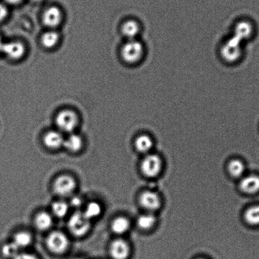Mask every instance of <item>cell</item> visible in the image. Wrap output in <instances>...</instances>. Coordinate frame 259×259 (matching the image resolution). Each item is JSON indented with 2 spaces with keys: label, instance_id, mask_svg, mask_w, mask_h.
Listing matches in <instances>:
<instances>
[{
  "label": "cell",
  "instance_id": "obj_2",
  "mask_svg": "<svg viewBox=\"0 0 259 259\" xmlns=\"http://www.w3.org/2000/svg\"><path fill=\"white\" fill-rule=\"evenodd\" d=\"M83 212L76 211L68 221V227L73 235L80 237L87 234L91 228V223Z\"/></svg>",
  "mask_w": 259,
  "mask_h": 259
},
{
  "label": "cell",
  "instance_id": "obj_22",
  "mask_svg": "<svg viewBox=\"0 0 259 259\" xmlns=\"http://www.w3.org/2000/svg\"><path fill=\"white\" fill-rule=\"evenodd\" d=\"M69 205L64 201L59 200L56 201L53 203L52 205V210L53 213L56 216L57 218H64L69 212Z\"/></svg>",
  "mask_w": 259,
  "mask_h": 259
},
{
  "label": "cell",
  "instance_id": "obj_13",
  "mask_svg": "<svg viewBox=\"0 0 259 259\" xmlns=\"http://www.w3.org/2000/svg\"><path fill=\"white\" fill-rule=\"evenodd\" d=\"M240 188L243 192L248 194H254L259 192V177L250 175L243 178L241 181Z\"/></svg>",
  "mask_w": 259,
  "mask_h": 259
},
{
  "label": "cell",
  "instance_id": "obj_14",
  "mask_svg": "<svg viewBox=\"0 0 259 259\" xmlns=\"http://www.w3.org/2000/svg\"><path fill=\"white\" fill-rule=\"evenodd\" d=\"M64 138H63L61 133L52 131L45 135L44 142L45 146L50 149H58L61 146L64 145Z\"/></svg>",
  "mask_w": 259,
  "mask_h": 259
},
{
  "label": "cell",
  "instance_id": "obj_10",
  "mask_svg": "<svg viewBox=\"0 0 259 259\" xmlns=\"http://www.w3.org/2000/svg\"><path fill=\"white\" fill-rule=\"evenodd\" d=\"M2 52L4 53L7 57L12 59H19L23 56L25 53V47L20 42H9L4 44Z\"/></svg>",
  "mask_w": 259,
  "mask_h": 259
},
{
  "label": "cell",
  "instance_id": "obj_32",
  "mask_svg": "<svg viewBox=\"0 0 259 259\" xmlns=\"http://www.w3.org/2000/svg\"><path fill=\"white\" fill-rule=\"evenodd\" d=\"M4 42H2L1 37H0V52H2V48H3Z\"/></svg>",
  "mask_w": 259,
  "mask_h": 259
},
{
  "label": "cell",
  "instance_id": "obj_19",
  "mask_svg": "<svg viewBox=\"0 0 259 259\" xmlns=\"http://www.w3.org/2000/svg\"><path fill=\"white\" fill-rule=\"evenodd\" d=\"M153 142L149 136L143 135L139 136L135 141V147L139 152L146 153L152 149Z\"/></svg>",
  "mask_w": 259,
  "mask_h": 259
},
{
  "label": "cell",
  "instance_id": "obj_25",
  "mask_svg": "<svg viewBox=\"0 0 259 259\" xmlns=\"http://www.w3.org/2000/svg\"><path fill=\"white\" fill-rule=\"evenodd\" d=\"M156 218L152 213H147L140 216L138 220V225L143 230H149L154 226Z\"/></svg>",
  "mask_w": 259,
  "mask_h": 259
},
{
  "label": "cell",
  "instance_id": "obj_23",
  "mask_svg": "<svg viewBox=\"0 0 259 259\" xmlns=\"http://www.w3.org/2000/svg\"><path fill=\"white\" fill-rule=\"evenodd\" d=\"M245 220L249 225H259V205L248 208L245 213Z\"/></svg>",
  "mask_w": 259,
  "mask_h": 259
},
{
  "label": "cell",
  "instance_id": "obj_31",
  "mask_svg": "<svg viewBox=\"0 0 259 259\" xmlns=\"http://www.w3.org/2000/svg\"><path fill=\"white\" fill-rule=\"evenodd\" d=\"M7 3L12 5H17L21 3L22 0H6Z\"/></svg>",
  "mask_w": 259,
  "mask_h": 259
},
{
  "label": "cell",
  "instance_id": "obj_18",
  "mask_svg": "<svg viewBox=\"0 0 259 259\" xmlns=\"http://www.w3.org/2000/svg\"><path fill=\"white\" fill-rule=\"evenodd\" d=\"M130 228V221L124 217L115 218L112 223L111 228L113 232L117 235H123L127 232Z\"/></svg>",
  "mask_w": 259,
  "mask_h": 259
},
{
  "label": "cell",
  "instance_id": "obj_8",
  "mask_svg": "<svg viewBox=\"0 0 259 259\" xmlns=\"http://www.w3.org/2000/svg\"><path fill=\"white\" fill-rule=\"evenodd\" d=\"M109 253L112 259H127L130 254L129 244L122 239H117L110 245Z\"/></svg>",
  "mask_w": 259,
  "mask_h": 259
},
{
  "label": "cell",
  "instance_id": "obj_15",
  "mask_svg": "<svg viewBox=\"0 0 259 259\" xmlns=\"http://www.w3.org/2000/svg\"><path fill=\"white\" fill-rule=\"evenodd\" d=\"M140 32V24L135 20H130L125 22L122 27V34L129 40L136 39Z\"/></svg>",
  "mask_w": 259,
  "mask_h": 259
},
{
  "label": "cell",
  "instance_id": "obj_16",
  "mask_svg": "<svg viewBox=\"0 0 259 259\" xmlns=\"http://www.w3.org/2000/svg\"><path fill=\"white\" fill-rule=\"evenodd\" d=\"M35 225L38 230L45 231L49 230L53 225V218L50 213L41 212L37 213L35 218Z\"/></svg>",
  "mask_w": 259,
  "mask_h": 259
},
{
  "label": "cell",
  "instance_id": "obj_20",
  "mask_svg": "<svg viewBox=\"0 0 259 259\" xmlns=\"http://www.w3.org/2000/svg\"><path fill=\"white\" fill-rule=\"evenodd\" d=\"M32 240L31 234L26 232V231H21L15 235L13 242L21 250V249L26 248L31 245Z\"/></svg>",
  "mask_w": 259,
  "mask_h": 259
},
{
  "label": "cell",
  "instance_id": "obj_33",
  "mask_svg": "<svg viewBox=\"0 0 259 259\" xmlns=\"http://www.w3.org/2000/svg\"><path fill=\"white\" fill-rule=\"evenodd\" d=\"M31 1L34 2H39L42 1V0H31Z\"/></svg>",
  "mask_w": 259,
  "mask_h": 259
},
{
  "label": "cell",
  "instance_id": "obj_24",
  "mask_svg": "<svg viewBox=\"0 0 259 259\" xmlns=\"http://www.w3.org/2000/svg\"><path fill=\"white\" fill-rule=\"evenodd\" d=\"M228 170L232 177L239 178L245 172V165L240 160H233L229 163Z\"/></svg>",
  "mask_w": 259,
  "mask_h": 259
},
{
  "label": "cell",
  "instance_id": "obj_11",
  "mask_svg": "<svg viewBox=\"0 0 259 259\" xmlns=\"http://www.w3.org/2000/svg\"><path fill=\"white\" fill-rule=\"evenodd\" d=\"M44 22L47 26L55 27L62 21V12L56 7H51L47 9L42 17Z\"/></svg>",
  "mask_w": 259,
  "mask_h": 259
},
{
  "label": "cell",
  "instance_id": "obj_3",
  "mask_svg": "<svg viewBox=\"0 0 259 259\" xmlns=\"http://www.w3.org/2000/svg\"><path fill=\"white\" fill-rule=\"evenodd\" d=\"M241 44V42L234 36L227 40L220 49V54L223 59L230 64L238 61L242 54Z\"/></svg>",
  "mask_w": 259,
  "mask_h": 259
},
{
  "label": "cell",
  "instance_id": "obj_12",
  "mask_svg": "<svg viewBox=\"0 0 259 259\" xmlns=\"http://www.w3.org/2000/svg\"><path fill=\"white\" fill-rule=\"evenodd\" d=\"M252 26L248 21H241L236 24L234 29L233 36L242 42L243 40L248 39L252 33Z\"/></svg>",
  "mask_w": 259,
  "mask_h": 259
},
{
  "label": "cell",
  "instance_id": "obj_29",
  "mask_svg": "<svg viewBox=\"0 0 259 259\" xmlns=\"http://www.w3.org/2000/svg\"><path fill=\"white\" fill-rule=\"evenodd\" d=\"M83 201L79 197H74L70 200V205L75 208L80 207L82 205Z\"/></svg>",
  "mask_w": 259,
  "mask_h": 259
},
{
  "label": "cell",
  "instance_id": "obj_9",
  "mask_svg": "<svg viewBox=\"0 0 259 259\" xmlns=\"http://www.w3.org/2000/svg\"><path fill=\"white\" fill-rule=\"evenodd\" d=\"M140 203L145 209L153 212L160 207L161 202L159 197L155 192L147 191L143 192L140 197Z\"/></svg>",
  "mask_w": 259,
  "mask_h": 259
},
{
  "label": "cell",
  "instance_id": "obj_34",
  "mask_svg": "<svg viewBox=\"0 0 259 259\" xmlns=\"http://www.w3.org/2000/svg\"><path fill=\"white\" fill-rule=\"evenodd\" d=\"M198 259H204V258H198Z\"/></svg>",
  "mask_w": 259,
  "mask_h": 259
},
{
  "label": "cell",
  "instance_id": "obj_17",
  "mask_svg": "<svg viewBox=\"0 0 259 259\" xmlns=\"http://www.w3.org/2000/svg\"><path fill=\"white\" fill-rule=\"evenodd\" d=\"M82 138L79 135H70L66 140H64V146L71 152H77L82 147Z\"/></svg>",
  "mask_w": 259,
  "mask_h": 259
},
{
  "label": "cell",
  "instance_id": "obj_7",
  "mask_svg": "<svg viewBox=\"0 0 259 259\" xmlns=\"http://www.w3.org/2000/svg\"><path fill=\"white\" fill-rule=\"evenodd\" d=\"M77 115L70 110H64L57 115L56 123L62 132H72L77 124Z\"/></svg>",
  "mask_w": 259,
  "mask_h": 259
},
{
  "label": "cell",
  "instance_id": "obj_21",
  "mask_svg": "<svg viewBox=\"0 0 259 259\" xmlns=\"http://www.w3.org/2000/svg\"><path fill=\"white\" fill-rule=\"evenodd\" d=\"M102 208L101 205L97 202H92L87 205L85 208L84 212L85 217L91 221L94 219L99 218L101 215Z\"/></svg>",
  "mask_w": 259,
  "mask_h": 259
},
{
  "label": "cell",
  "instance_id": "obj_28",
  "mask_svg": "<svg viewBox=\"0 0 259 259\" xmlns=\"http://www.w3.org/2000/svg\"><path fill=\"white\" fill-rule=\"evenodd\" d=\"M13 259H39L33 253L27 252H20L16 257Z\"/></svg>",
  "mask_w": 259,
  "mask_h": 259
},
{
  "label": "cell",
  "instance_id": "obj_26",
  "mask_svg": "<svg viewBox=\"0 0 259 259\" xmlns=\"http://www.w3.org/2000/svg\"><path fill=\"white\" fill-rule=\"evenodd\" d=\"M59 39V36L57 32L50 31L42 35L41 42L45 47L51 49L57 45Z\"/></svg>",
  "mask_w": 259,
  "mask_h": 259
},
{
  "label": "cell",
  "instance_id": "obj_6",
  "mask_svg": "<svg viewBox=\"0 0 259 259\" xmlns=\"http://www.w3.org/2000/svg\"><path fill=\"white\" fill-rule=\"evenodd\" d=\"M162 162L160 158L156 155H148L142 161V172L146 177L153 178L157 177L162 170Z\"/></svg>",
  "mask_w": 259,
  "mask_h": 259
},
{
  "label": "cell",
  "instance_id": "obj_27",
  "mask_svg": "<svg viewBox=\"0 0 259 259\" xmlns=\"http://www.w3.org/2000/svg\"><path fill=\"white\" fill-rule=\"evenodd\" d=\"M2 253L6 257L13 259L20 253V249L12 241V243H7L4 246Z\"/></svg>",
  "mask_w": 259,
  "mask_h": 259
},
{
  "label": "cell",
  "instance_id": "obj_30",
  "mask_svg": "<svg viewBox=\"0 0 259 259\" xmlns=\"http://www.w3.org/2000/svg\"><path fill=\"white\" fill-rule=\"evenodd\" d=\"M8 14V11L6 6L3 4L0 3V22L4 21L6 18Z\"/></svg>",
  "mask_w": 259,
  "mask_h": 259
},
{
  "label": "cell",
  "instance_id": "obj_5",
  "mask_svg": "<svg viewBox=\"0 0 259 259\" xmlns=\"http://www.w3.org/2000/svg\"><path fill=\"white\" fill-rule=\"evenodd\" d=\"M76 185L74 178L64 175L60 176L55 180L53 188L55 194L61 197H66L72 194L76 188Z\"/></svg>",
  "mask_w": 259,
  "mask_h": 259
},
{
  "label": "cell",
  "instance_id": "obj_1",
  "mask_svg": "<svg viewBox=\"0 0 259 259\" xmlns=\"http://www.w3.org/2000/svg\"><path fill=\"white\" fill-rule=\"evenodd\" d=\"M121 55L125 62L130 64H137L143 59L144 47L142 42L137 39L129 40L123 46Z\"/></svg>",
  "mask_w": 259,
  "mask_h": 259
},
{
  "label": "cell",
  "instance_id": "obj_4",
  "mask_svg": "<svg viewBox=\"0 0 259 259\" xmlns=\"http://www.w3.org/2000/svg\"><path fill=\"white\" fill-rule=\"evenodd\" d=\"M47 246L52 253L56 255H61L69 248V239L61 231H55L48 236Z\"/></svg>",
  "mask_w": 259,
  "mask_h": 259
}]
</instances>
